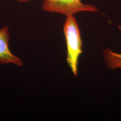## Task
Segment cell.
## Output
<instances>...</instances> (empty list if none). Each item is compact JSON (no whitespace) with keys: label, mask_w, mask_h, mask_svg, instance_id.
Segmentation results:
<instances>
[{"label":"cell","mask_w":121,"mask_h":121,"mask_svg":"<svg viewBox=\"0 0 121 121\" xmlns=\"http://www.w3.org/2000/svg\"><path fill=\"white\" fill-rule=\"evenodd\" d=\"M30 0H17V1L20 2H28Z\"/></svg>","instance_id":"cell-5"},{"label":"cell","mask_w":121,"mask_h":121,"mask_svg":"<svg viewBox=\"0 0 121 121\" xmlns=\"http://www.w3.org/2000/svg\"><path fill=\"white\" fill-rule=\"evenodd\" d=\"M41 9L44 11L60 13L66 16L83 11H98L95 6L84 4L80 0H43Z\"/></svg>","instance_id":"cell-2"},{"label":"cell","mask_w":121,"mask_h":121,"mask_svg":"<svg viewBox=\"0 0 121 121\" xmlns=\"http://www.w3.org/2000/svg\"><path fill=\"white\" fill-rule=\"evenodd\" d=\"M64 32L67 49L66 60L74 75L77 76L78 60L82 52V42L77 22L73 15L67 16Z\"/></svg>","instance_id":"cell-1"},{"label":"cell","mask_w":121,"mask_h":121,"mask_svg":"<svg viewBox=\"0 0 121 121\" xmlns=\"http://www.w3.org/2000/svg\"><path fill=\"white\" fill-rule=\"evenodd\" d=\"M10 38L9 28L4 26L0 29V64L12 63L19 66L23 65L21 60L11 53L9 49L8 42Z\"/></svg>","instance_id":"cell-3"},{"label":"cell","mask_w":121,"mask_h":121,"mask_svg":"<svg viewBox=\"0 0 121 121\" xmlns=\"http://www.w3.org/2000/svg\"><path fill=\"white\" fill-rule=\"evenodd\" d=\"M121 28V27H120ZM104 59L107 66L109 69L121 68V54L113 52L107 48L103 53Z\"/></svg>","instance_id":"cell-4"}]
</instances>
